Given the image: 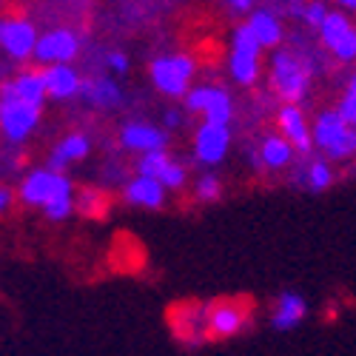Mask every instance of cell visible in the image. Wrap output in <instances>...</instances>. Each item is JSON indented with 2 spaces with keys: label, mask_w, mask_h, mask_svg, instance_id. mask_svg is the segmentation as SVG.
Wrapping results in <instances>:
<instances>
[{
  "label": "cell",
  "mask_w": 356,
  "mask_h": 356,
  "mask_svg": "<svg viewBox=\"0 0 356 356\" xmlns=\"http://www.w3.org/2000/svg\"><path fill=\"white\" fill-rule=\"evenodd\" d=\"M43 106L26 103L15 88L12 80L0 83V134L12 143H23L40 123Z\"/></svg>",
  "instance_id": "cell-1"
},
{
  "label": "cell",
  "mask_w": 356,
  "mask_h": 356,
  "mask_svg": "<svg viewBox=\"0 0 356 356\" xmlns=\"http://www.w3.org/2000/svg\"><path fill=\"white\" fill-rule=\"evenodd\" d=\"M311 86V66L291 49H277L271 57V88L285 103H300Z\"/></svg>",
  "instance_id": "cell-2"
},
{
  "label": "cell",
  "mask_w": 356,
  "mask_h": 356,
  "mask_svg": "<svg viewBox=\"0 0 356 356\" xmlns=\"http://www.w3.org/2000/svg\"><path fill=\"white\" fill-rule=\"evenodd\" d=\"M311 140L328 160H345L356 152V131L342 120L339 111H322L311 129Z\"/></svg>",
  "instance_id": "cell-3"
},
{
  "label": "cell",
  "mask_w": 356,
  "mask_h": 356,
  "mask_svg": "<svg viewBox=\"0 0 356 356\" xmlns=\"http://www.w3.org/2000/svg\"><path fill=\"white\" fill-rule=\"evenodd\" d=\"M251 308L236 300H217L211 305H202L205 339H228L236 337L248 325Z\"/></svg>",
  "instance_id": "cell-4"
},
{
  "label": "cell",
  "mask_w": 356,
  "mask_h": 356,
  "mask_svg": "<svg viewBox=\"0 0 356 356\" xmlns=\"http://www.w3.org/2000/svg\"><path fill=\"white\" fill-rule=\"evenodd\" d=\"M148 74H152V83L157 86V92H163L165 97H183L194 77V60L188 54L157 57L148 66Z\"/></svg>",
  "instance_id": "cell-5"
},
{
  "label": "cell",
  "mask_w": 356,
  "mask_h": 356,
  "mask_svg": "<svg viewBox=\"0 0 356 356\" xmlns=\"http://www.w3.org/2000/svg\"><path fill=\"white\" fill-rule=\"evenodd\" d=\"M74 194L72 180L63 171H51V168H35L32 174L23 177L20 183V200L26 205H49L57 197H69Z\"/></svg>",
  "instance_id": "cell-6"
},
{
  "label": "cell",
  "mask_w": 356,
  "mask_h": 356,
  "mask_svg": "<svg viewBox=\"0 0 356 356\" xmlns=\"http://www.w3.org/2000/svg\"><path fill=\"white\" fill-rule=\"evenodd\" d=\"M259 40L254 32L243 23L234 29V40H231V77L240 86H254L259 80Z\"/></svg>",
  "instance_id": "cell-7"
},
{
  "label": "cell",
  "mask_w": 356,
  "mask_h": 356,
  "mask_svg": "<svg viewBox=\"0 0 356 356\" xmlns=\"http://www.w3.org/2000/svg\"><path fill=\"white\" fill-rule=\"evenodd\" d=\"M35 43H38V29L32 20L17 15L0 17V49L6 51V57H12V60H32Z\"/></svg>",
  "instance_id": "cell-8"
},
{
  "label": "cell",
  "mask_w": 356,
  "mask_h": 356,
  "mask_svg": "<svg viewBox=\"0 0 356 356\" xmlns=\"http://www.w3.org/2000/svg\"><path fill=\"white\" fill-rule=\"evenodd\" d=\"M186 97V108L188 111H200L205 117V123H225L231 120L234 106H231V95L220 86H197L188 88L183 95Z\"/></svg>",
  "instance_id": "cell-9"
},
{
  "label": "cell",
  "mask_w": 356,
  "mask_h": 356,
  "mask_svg": "<svg viewBox=\"0 0 356 356\" xmlns=\"http://www.w3.org/2000/svg\"><path fill=\"white\" fill-rule=\"evenodd\" d=\"M322 46H328L342 63L356 60V29L342 12H328L319 26Z\"/></svg>",
  "instance_id": "cell-10"
},
{
  "label": "cell",
  "mask_w": 356,
  "mask_h": 356,
  "mask_svg": "<svg viewBox=\"0 0 356 356\" xmlns=\"http://www.w3.org/2000/svg\"><path fill=\"white\" fill-rule=\"evenodd\" d=\"M80 51V38L72 29H51L35 43V60L49 66V63H72Z\"/></svg>",
  "instance_id": "cell-11"
},
{
  "label": "cell",
  "mask_w": 356,
  "mask_h": 356,
  "mask_svg": "<svg viewBox=\"0 0 356 356\" xmlns=\"http://www.w3.org/2000/svg\"><path fill=\"white\" fill-rule=\"evenodd\" d=\"M231 145V131L225 123H202L194 134V157L202 165H217L225 160Z\"/></svg>",
  "instance_id": "cell-12"
},
{
  "label": "cell",
  "mask_w": 356,
  "mask_h": 356,
  "mask_svg": "<svg viewBox=\"0 0 356 356\" xmlns=\"http://www.w3.org/2000/svg\"><path fill=\"white\" fill-rule=\"evenodd\" d=\"M277 123H280V131L282 137L293 145V152L300 154H308L314 148V140H311V126L305 123V114L296 103H285L277 114Z\"/></svg>",
  "instance_id": "cell-13"
},
{
  "label": "cell",
  "mask_w": 356,
  "mask_h": 356,
  "mask_svg": "<svg viewBox=\"0 0 356 356\" xmlns=\"http://www.w3.org/2000/svg\"><path fill=\"white\" fill-rule=\"evenodd\" d=\"M165 143H168L165 131L152 126V123H129L120 131V145L129 148V152H137V154L154 152V148H165Z\"/></svg>",
  "instance_id": "cell-14"
},
{
  "label": "cell",
  "mask_w": 356,
  "mask_h": 356,
  "mask_svg": "<svg viewBox=\"0 0 356 356\" xmlns=\"http://www.w3.org/2000/svg\"><path fill=\"white\" fill-rule=\"evenodd\" d=\"M305 316H308L305 296H300L296 291H282L277 296V305H274V314H271V325L277 331H293Z\"/></svg>",
  "instance_id": "cell-15"
},
{
  "label": "cell",
  "mask_w": 356,
  "mask_h": 356,
  "mask_svg": "<svg viewBox=\"0 0 356 356\" xmlns=\"http://www.w3.org/2000/svg\"><path fill=\"white\" fill-rule=\"evenodd\" d=\"M46 80V95L51 100H69L80 92V74L69 63H49L43 69Z\"/></svg>",
  "instance_id": "cell-16"
},
{
  "label": "cell",
  "mask_w": 356,
  "mask_h": 356,
  "mask_svg": "<svg viewBox=\"0 0 356 356\" xmlns=\"http://www.w3.org/2000/svg\"><path fill=\"white\" fill-rule=\"evenodd\" d=\"M88 152H92V140H88L83 131H72L66 134L60 143L54 145V152L49 154V165L51 171H63L69 163H77V160H86Z\"/></svg>",
  "instance_id": "cell-17"
},
{
  "label": "cell",
  "mask_w": 356,
  "mask_h": 356,
  "mask_svg": "<svg viewBox=\"0 0 356 356\" xmlns=\"http://www.w3.org/2000/svg\"><path fill=\"white\" fill-rule=\"evenodd\" d=\"M123 194L131 205H140V209H163V202H165V186L157 180V177L137 174L134 180L126 183Z\"/></svg>",
  "instance_id": "cell-18"
},
{
  "label": "cell",
  "mask_w": 356,
  "mask_h": 356,
  "mask_svg": "<svg viewBox=\"0 0 356 356\" xmlns=\"http://www.w3.org/2000/svg\"><path fill=\"white\" fill-rule=\"evenodd\" d=\"M86 103H92L97 108H117L123 103V88L117 86L111 77H92V80H80V92Z\"/></svg>",
  "instance_id": "cell-19"
},
{
  "label": "cell",
  "mask_w": 356,
  "mask_h": 356,
  "mask_svg": "<svg viewBox=\"0 0 356 356\" xmlns=\"http://www.w3.org/2000/svg\"><path fill=\"white\" fill-rule=\"evenodd\" d=\"M245 26L254 32V38L259 40L262 49H277V46L282 43V35H285V32H282V23H280V17H277L274 12H268V9H254Z\"/></svg>",
  "instance_id": "cell-20"
},
{
  "label": "cell",
  "mask_w": 356,
  "mask_h": 356,
  "mask_svg": "<svg viewBox=\"0 0 356 356\" xmlns=\"http://www.w3.org/2000/svg\"><path fill=\"white\" fill-rule=\"evenodd\" d=\"M259 163L271 171H282L293 163V145L282 137V134H271L262 140V148H259Z\"/></svg>",
  "instance_id": "cell-21"
},
{
  "label": "cell",
  "mask_w": 356,
  "mask_h": 356,
  "mask_svg": "<svg viewBox=\"0 0 356 356\" xmlns=\"http://www.w3.org/2000/svg\"><path fill=\"white\" fill-rule=\"evenodd\" d=\"M12 88L26 100V103H35V106H43L49 100L46 95V80H43V72H35V69H26L20 72L15 80H12Z\"/></svg>",
  "instance_id": "cell-22"
},
{
  "label": "cell",
  "mask_w": 356,
  "mask_h": 356,
  "mask_svg": "<svg viewBox=\"0 0 356 356\" xmlns=\"http://www.w3.org/2000/svg\"><path fill=\"white\" fill-rule=\"evenodd\" d=\"M296 183L308 186L311 191H325V188H331V183H334V171L325 160H311L308 168L296 177Z\"/></svg>",
  "instance_id": "cell-23"
},
{
  "label": "cell",
  "mask_w": 356,
  "mask_h": 356,
  "mask_svg": "<svg viewBox=\"0 0 356 356\" xmlns=\"http://www.w3.org/2000/svg\"><path fill=\"white\" fill-rule=\"evenodd\" d=\"M74 209H77V214H83V217H106L108 200H106V194L97 191V188H83V191L77 194V200H74Z\"/></svg>",
  "instance_id": "cell-24"
},
{
  "label": "cell",
  "mask_w": 356,
  "mask_h": 356,
  "mask_svg": "<svg viewBox=\"0 0 356 356\" xmlns=\"http://www.w3.org/2000/svg\"><path fill=\"white\" fill-rule=\"evenodd\" d=\"M168 160H171V157L165 154V148H154V152H143V154H140V160H137V174H143V177H157Z\"/></svg>",
  "instance_id": "cell-25"
},
{
  "label": "cell",
  "mask_w": 356,
  "mask_h": 356,
  "mask_svg": "<svg viewBox=\"0 0 356 356\" xmlns=\"http://www.w3.org/2000/svg\"><path fill=\"white\" fill-rule=\"evenodd\" d=\"M222 194V183L217 180L214 174H202L197 177V183H194V197L200 202H217Z\"/></svg>",
  "instance_id": "cell-26"
},
{
  "label": "cell",
  "mask_w": 356,
  "mask_h": 356,
  "mask_svg": "<svg viewBox=\"0 0 356 356\" xmlns=\"http://www.w3.org/2000/svg\"><path fill=\"white\" fill-rule=\"evenodd\" d=\"M157 180L165 186V191H177V188H183V186H186V168H183L180 163L168 160V163L163 165V171L157 174Z\"/></svg>",
  "instance_id": "cell-27"
},
{
  "label": "cell",
  "mask_w": 356,
  "mask_h": 356,
  "mask_svg": "<svg viewBox=\"0 0 356 356\" xmlns=\"http://www.w3.org/2000/svg\"><path fill=\"white\" fill-rule=\"evenodd\" d=\"M43 211H46V217L49 220H66L72 211H74V194H69V197H57V200H51L49 205H43Z\"/></svg>",
  "instance_id": "cell-28"
},
{
  "label": "cell",
  "mask_w": 356,
  "mask_h": 356,
  "mask_svg": "<svg viewBox=\"0 0 356 356\" xmlns=\"http://www.w3.org/2000/svg\"><path fill=\"white\" fill-rule=\"evenodd\" d=\"M331 9L322 3V0H311L308 6H302V12H300V17L311 26V29H319L322 26V20H325V15H328Z\"/></svg>",
  "instance_id": "cell-29"
},
{
  "label": "cell",
  "mask_w": 356,
  "mask_h": 356,
  "mask_svg": "<svg viewBox=\"0 0 356 356\" xmlns=\"http://www.w3.org/2000/svg\"><path fill=\"white\" fill-rule=\"evenodd\" d=\"M337 111H339V117H342V120H345V123H348L350 129L356 126V97H350V95H345Z\"/></svg>",
  "instance_id": "cell-30"
},
{
  "label": "cell",
  "mask_w": 356,
  "mask_h": 356,
  "mask_svg": "<svg viewBox=\"0 0 356 356\" xmlns=\"http://www.w3.org/2000/svg\"><path fill=\"white\" fill-rule=\"evenodd\" d=\"M106 66L114 72V74H126L129 72V57L123 51H108L106 54Z\"/></svg>",
  "instance_id": "cell-31"
},
{
  "label": "cell",
  "mask_w": 356,
  "mask_h": 356,
  "mask_svg": "<svg viewBox=\"0 0 356 356\" xmlns=\"http://www.w3.org/2000/svg\"><path fill=\"white\" fill-rule=\"evenodd\" d=\"M222 3H225L234 15H245V12L254 9V0H222Z\"/></svg>",
  "instance_id": "cell-32"
},
{
  "label": "cell",
  "mask_w": 356,
  "mask_h": 356,
  "mask_svg": "<svg viewBox=\"0 0 356 356\" xmlns=\"http://www.w3.org/2000/svg\"><path fill=\"white\" fill-rule=\"evenodd\" d=\"M163 123H165V129H177L183 123V114L177 111V108H168L165 114H163Z\"/></svg>",
  "instance_id": "cell-33"
},
{
  "label": "cell",
  "mask_w": 356,
  "mask_h": 356,
  "mask_svg": "<svg viewBox=\"0 0 356 356\" xmlns=\"http://www.w3.org/2000/svg\"><path fill=\"white\" fill-rule=\"evenodd\" d=\"M12 191L9 188H3V186H0V214H3V211H9L12 209Z\"/></svg>",
  "instance_id": "cell-34"
},
{
  "label": "cell",
  "mask_w": 356,
  "mask_h": 356,
  "mask_svg": "<svg viewBox=\"0 0 356 356\" xmlns=\"http://www.w3.org/2000/svg\"><path fill=\"white\" fill-rule=\"evenodd\" d=\"M345 95H350V97H356V74L350 77V83H348V92Z\"/></svg>",
  "instance_id": "cell-35"
},
{
  "label": "cell",
  "mask_w": 356,
  "mask_h": 356,
  "mask_svg": "<svg viewBox=\"0 0 356 356\" xmlns=\"http://www.w3.org/2000/svg\"><path fill=\"white\" fill-rule=\"evenodd\" d=\"M342 9H356V0H337Z\"/></svg>",
  "instance_id": "cell-36"
},
{
  "label": "cell",
  "mask_w": 356,
  "mask_h": 356,
  "mask_svg": "<svg viewBox=\"0 0 356 356\" xmlns=\"http://www.w3.org/2000/svg\"><path fill=\"white\" fill-rule=\"evenodd\" d=\"M353 131H356V126H353Z\"/></svg>",
  "instance_id": "cell-37"
},
{
  "label": "cell",
  "mask_w": 356,
  "mask_h": 356,
  "mask_svg": "<svg viewBox=\"0 0 356 356\" xmlns=\"http://www.w3.org/2000/svg\"><path fill=\"white\" fill-rule=\"evenodd\" d=\"M353 154H356V152H353Z\"/></svg>",
  "instance_id": "cell-38"
}]
</instances>
